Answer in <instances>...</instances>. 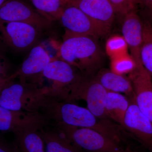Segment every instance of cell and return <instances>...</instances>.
Wrapping results in <instances>:
<instances>
[{
	"label": "cell",
	"instance_id": "cell-1",
	"mask_svg": "<svg viewBox=\"0 0 152 152\" xmlns=\"http://www.w3.org/2000/svg\"><path fill=\"white\" fill-rule=\"evenodd\" d=\"M39 113L50 124L92 129L117 141L122 137V129L117 123L110 119L99 118L88 108L52 94L48 91L42 99Z\"/></svg>",
	"mask_w": 152,
	"mask_h": 152
},
{
	"label": "cell",
	"instance_id": "cell-2",
	"mask_svg": "<svg viewBox=\"0 0 152 152\" xmlns=\"http://www.w3.org/2000/svg\"><path fill=\"white\" fill-rule=\"evenodd\" d=\"M98 39L91 36L65 33L60 46V59L90 76L102 63L103 53Z\"/></svg>",
	"mask_w": 152,
	"mask_h": 152
},
{
	"label": "cell",
	"instance_id": "cell-3",
	"mask_svg": "<svg viewBox=\"0 0 152 152\" xmlns=\"http://www.w3.org/2000/svg\"><path fill=\"white\" fill-rule=\"evenodd\" d=\"M14 81L0 92V106L15 111L39 113L41 102L48 87L24 80H19L17 83Z\"/></svg>",
	"mask_w": 152,
	"mask_h": 152
},
{
	"label": "cell",
	"instance_id": "cell-4",
	"mask_svg": "<svg viewBox=\"0 0 152 152\" xmlns=\"http://www.w3.org/2000/svg\"><path fill=\"white\" fill-rule=\"evenodd\" d=\"M75 145L88 152H127L121 143L92 129L53 124Z\"/></svg>",
	"mask_w": 152,
	"mask_h": 152
},
{
	"label": "cell",
	"instance_id": "cell-5",
	"mask_svg": "<svg viewBox=\"0 0 152 152\" xmlns=\"http://www.w3.org/2000/svg\"><path fill=\"white\" fill-rule=\"evenodd\" d=\"M107 92L95 77H90L83 74L72 88L65 100L73 102L83 100L86 102L87 108L96 117L101 119H110L105 110Z\"/></svg>",
	"mask_w": 152,
	"mask_h": 152
},
{
	"label": "cell",
	"instance_id": "cell-6",
	"mask_svg": "<svg viewBox=\"0 0 152 152\" xmlns=\"http://www.w3.org/2000/svg\"><path fill=\"white\" fill-rule=\"evenodd\" d=\"M83 75L77 69L65 61L54 59L43 71L41 78H45L53 83L49 87L50 92L66 99L72 88Z\"/></svg>",
	"mask_w": 152,
	"mask_h": 152
},
{
	"label": "cell",
	"instance_id": "cell-7",
	"mask_svg": "<svg viewBox=\"0 0 152 152\" xmlns=\"http://www.w3.org/2000/svg\"><path fill=\"white\" fill-rule=\"evenodd\" d=\"M59 20L66 34L91 36L98 39L104 37L110 32L94 21L78 8L72 5L66 7Z\"/></svg>",
	"mask_w": 152,
	"mask_h": 152
},
{
	"label": "cell",
	"instance_id": "cell-8",
	"mask_svg": "<svg viewBox=\"0 0 152 152\" xmlns=\"http://www.w3.org/2000/svg\"><path fill=\"white\" fill-rule=\"evenodd\" d=\"M0 32L6 45L17 52L34 47L42 32L32 25L22 22L0 23Z\"/></svg>",
	"mask_w": 152,
	"mask_h": 152
},
{
	"label": "cell",
	"instance_id": "cell-9",
	"mask_svg": "<svg viewBox=\"0 0 152 152\" xmlns=\"http://www.w3.org/2000/svg\"><path fill=\"white\" fill-rule=\"evenodd\" d=\"M10 22L29 24L42 32L49 28L52 23L21 0H7L0 7V23Z\"/></svg>",
	"mask_w": 152,
	"mask_h": 152
},
{
	"label": "cell",
	"instance_id": "cell-10",
	"mask_svg": "<svg viewBox=\"0 0 152 152\" xmlns=\"http://www.w3.org/2000/svg\"><path fill=\"white\" fill-rule=\"evenodd\" d=\"M50 124L39 113L15 111L0 106V131L15 133L30 129H39Z\"/></svg>",
	"mask_w": 152,
	"mask_h": 152
},
{
	"label": "cell",
	"instance_id": "cell-11",
	"mask_svg": "<svg viewBox=\"0 0 152 152\" xmlns=\"http://www.w3.org/2000/svg\"><path fill=\"white\" fill-rule=\"evenodd\" d=\"M125 115L122 128L132 135L150 152H152V123L139 109L134 99Z\"/></svg>",
	"mask_w": 152,
	"mask_h": 152
},
{
	"label": "cell",
	"instance_id": "cell-12",
	"mask_svg": "<svg viewBox=\"0 0 152 152\" xmlns=\"http://www.w3.org/2000/svg\"><path fill=\"white\" fill-rule=\"evenodd\" d=\"M55 58L41 45H36L31 49L27 57L20 67L12 74L15 79L41 84V75L48 64Z\"/></svg>",
	"mask_w": 152,
	"mask_h": 152
},
{
	"label": "cell",
	"instance_id": "cell-13",
	"mask_svg": "<svg viewBox=\"0 0 152 152\" xmlns=\"http://www.w3.org/2000/svg\"><path fill=\"white\" fill-rule=\"evenodd\" d=\"M134 100L139 109L152 123V77L142 65L129 75Z\"/></svg>",
	"mask_w": 152,
	"mask_h": 152
},
{
	"label": "cell",
	"instance_id": "cell-14",
	"mask_svg": "<svg viewBox=\"0 0 152 152\" xmlns=\"http://www.w3.org/2000/svg\"><path fill=\"white\" fill-rule=\"evenodd\" d=\"M122 33L127 44L130 55L137 63V66L142 65L140 50L142 41L143 22L135 10L124 15Z\"/></svg>",
	"mask_w": 152,
	"mask_h": 152
},
{
	"label": "cell",
	"instance_id": "cell-15",
	"mask_svg": "<svg viewBox=\"0 0 152 152\" xmlns=\"http://www.w3.org/2000/svg\"><path fill=\"white\" fill-rule=\"evenodd\" d=\"M69 4L78 8L94 21L110 31L116 13L109 0H74Z\"/></svg>",
	"mask_w": 152,
	"mask_h": 152
},
{
	"label": "cell",
	"instance_id": "cell-16",
	"mask_svg": "<svg viewBox=\"0 0 152 152\" xmlns=\"http://www.w3.org/2000/svg\"><path fill=\"white\" fill-rule=\"evenodd\" d=\"M38 132L43 140L46 152H82L54 125L44 126Z\"/></svg>",
	"mask_w": 152,
	"mask_h": 152
},
{
	"label": "cell",
	"instance_id": "cell-17",
	"mask_svg": "<svg viewBox=\"0 0 152 152\" xmlns=\"http://www.w3.org/2000/svg\"><path fill=\"white\" fill-rule=\"evenodd\" d=\"M95 78L107 91L124 94L129 99H134L132 85L129 78L107 69L101 70Z\"/></svg>",
	"mask_w": 152,
	"mask_h": 152
},
{
	"label": "cell",
	"instance_id": "cell-18",
	"mask_svg": "<svg viewBox=\"0 0 152 152\" xmlns=\"http://www.w3.org/2000/svg\"><path fill=\"white\" fill-rule=\"evenodd\" d=\"M130 103V99L126 96L120 93L108 91L105 104L107 116L122 127Z\"/></svg>",
	"mask_w": 152,
	"mask_h": 152
},
{
	"label": "cell",
	"instance_id": "cell-19",
	"mask_svg": "<svg viewBox=\"0 0 152 152\" xmlns=\"http://www.w3.org/2000/svg\"><path fill=\"white\" fill-rule=\"evenodd\" d=\"M39 129H30L14 133V147L17 152H46L43 140Z\"/></svg>",
	"mask_w": 152,
	"mask_h": 152
},
{
	"label": "cell",
	"instance_id": "cell-20",
	"mask_svg": "<svg viewBox=\"0 0 152 152\" xmlns=\"http://www.w3.org/2000/svg\"><path fill=\"white\" fill-rule=\"evenodd\" d=\"M36 10L50 22L59 20L69 0H31Z\"/></svg>",
	"mask_w": 152,
	"mask_h": 152
},
{
	"label": "cell",
	"instance_id": "cell-21",
	"mask_svg": "<svg viewBox=\"0 0 152 152\" xmlns=\"http://www.w3.org/2000/svg\"><path fill=\"white\" fill-rule=\"evenodd\" d=\"M140 58L142 65L152 77V26L148 21L143 22Z\"/></svg>",
	"mask_w": 152,
	"mask_h": 152
},
{
	"label": "cell",
	"instance_id": "cell-22",
	"mask_svg": "<svg viewBox=\"0 0 152 152\" xmlns=\"http://www.w3.org/2000/svg\"><path fill=\"white\" fill-rule=\"evenodd\" d=\"M111 70L122 75H129L137 66V63L129 53L122 55L111 59Z\"/></svg>",
	"mask_w": 152,
	"mask_h": 152
},
{
	"label": "cell",
	"instance_id": "cell-23",
	"mask_svg": "<svg viewBox=\"0 0 152 152\" xmlns=\"http://www.w3.org/2000/svg\"><path fill=\"white\" fill-rule=\"evenodd\" d=\"M106 52L110 59L128 53L127 44L123 36L114 35L106 42Z\"/></svg>",
	"mask_w": 152,
	"mask_h": 152
},
{
	"label": "cell",
	"instance_id": "cell-24",
	"mask_svg": "<svg viewBox=\"0 0 152 152\" xmlns=\"http://www.w3.org/2000/svg\"><path fill=\"white\" fill-rule=\"evenodd\" d=\"M116 13L125 15L129 12L135 10V0H109Z\"/></svg>",
	"mask_w": 152,
	"mask_h": 152
},
{
	"label": "cell",
	"instance_id": "cell-25",
	"mask_svg": "<svg viewBox=\"0 0 152 152\" xmlns=\"http://www.w3.org/2000/svg\"><path fill=\"white\" fill-rule=\"evenodd\" d=\"M15 79L12 75L9 76H0V92L6 86Z\"/></svg>",
	"mask_w": 152,
	"mask_h": 152
},
{
	"label": "cell",
	"instance_id": "cell-26",
	"mask_svg": "<svg viewBox=\"0 0 152 152\" xmlns=\"http://www.w3.org/2000/svg\"><path fill=\"white\" fill-rule=\"evenodd\" d=\"M0 152H17L14 146H12L0 139Z\"/></svg>",
	"mask_w": 152,
	"mask_h": 152
},
{
	"label": "cell",
	"instance_id": "cell-27",
	"mask_svg": "<svg viewBox=\"0 0 152 152\" xmlns=\"http://www.w3.org/2000/svg\"><path fill=\"white\" fill-rule=\"evenodd\" d=\"M136 4L140 3L143 5L152 15V0H135Z\"/></svg>",
	"mask_w": 152,
	"mask_h": 152
},
{
	"label": "cell",
	"instance_id": "cell-28",
	"mask_svg": "<svg viewBox=\"0 0 152 152\" xmlns=\"http://www.w3.org/2000/svg\"><path fill=\"white\" fill-rule=\"evenodd\" d=\"M5 66L0 62V76H9Z\"/></svg>",
	"mask_w": 152,
	"mask_h": 152
},
{
	"label": "cell",
	"instance_id": "cell-29",
	"mask_svg": "<svg viewBox=\"0 0 152 152\" xmlns=\"http://www.w3.org/2000/svg\"><path fill=\"white\" fill-rule=\"evenodd\" d=\"M7 0H0V7L4 4Z\"/></svg>",
	"mask_w": 152,
	"mask_h": 152
},
{
	"label": "cell",
	"instance_id": "cell-30",
	"mask_svg": "<svg viewBox=\"0 0 152 152\" xmlns=\"http://www.w3.org/2000/svg\"><path fill=\"white\" fill-rule=\"evenodd\" d=\"M74 1V0H69V3L71 1Z\"/></svg>",
	"mask_w": 152,
	"mask_h": 152
},
{
	"label": "cell",
	"instance_id": "cell-31",
	"mask_svg": "<svg viewBox=\"0 0 152 152\" xmlns=\"http://www.w3.org/2000/svg\"></svg>",
	"mask_w": 152,
	"mask_h": 152
}]
</instances>
